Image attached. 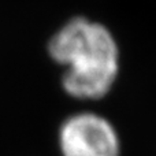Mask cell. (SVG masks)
<instances>
[{"mask_svg": "<svg viewBox=\"0 0 156 156\" xmlns=\"http://www.w3.org/2000/svg\"><path fill=\"white\" fill-rule=\"evenodd\" d=\"M47 52L65 69L62 88L73 99L107 96L121 71V51L114 33L99 21L77 15L49 37Z\"/></svg>", "mask_w": 156, "mask_h": 156, "instance_id": "cell-1", "label": "cell"}, {"mask_svg": "<svg viewBox=\"0 0 156 156\" xmlns=\"http://www.w3.org/2000/svg\"><path fill=\"white\" fill-rule=\"evenodd\" d=\"M63 156H121V138L110 119L93 111L71 114L59 127Z\"/></svg>", "mask_w": 156, "mask_h": 156, "instance_id": "cell-2", "label": "cell"}]
</instances>
